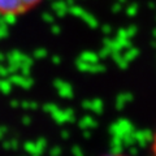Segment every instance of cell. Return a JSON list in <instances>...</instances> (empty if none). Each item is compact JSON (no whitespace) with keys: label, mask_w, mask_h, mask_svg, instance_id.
Listing matches in <instances>:
<instances>
[{"label":"cell","mask_w":156,"mask_h":156,"mask_svg":"<svg viewBox=\"0 0 156 156\" xmlns=\"http://www.w3.org/2000/svg\"><path fill=\"white\" fill-rule=\"evenodd\" d=\"M43 0H0V16L20 17L34 11Z\"/></svg>","instance_id":"1"},{"label":"cell","mask_w":156,"mask_h":156,"mask_svg":"<svg viewBox=\"0 0 156 156\" xmlns=\"http://www.w3.org/2000/svg\"><path fill=\"white\" fill-rule=\"evenodd\" d=\"M150 148H151V152H152L154 155H156V131H155V134L152 135V139H151Z\"/></svg>","instance_id":"2"}]
</instances>
